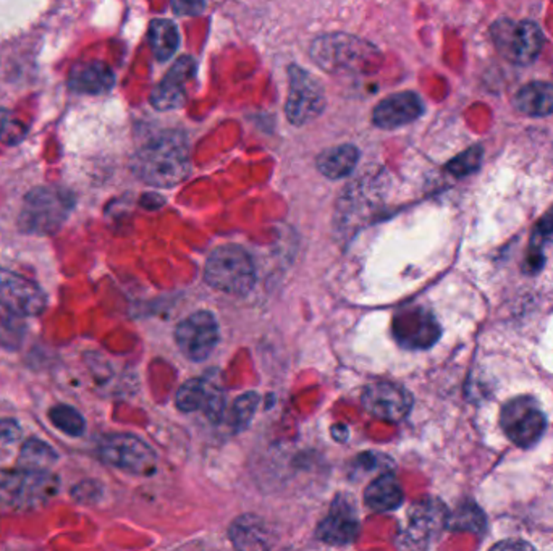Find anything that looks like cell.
<instances>
[{
	"label": "cell",
	"instance_id": "277c9868",
	"mask_svg": "<svg viewBox=\"0 0 553 551\" xmlns=\"http://www.w3.org/2000/svg\"><path fill=\"white\" fill-rule=\"evenodd\" d=\"M204 276L215 290L230 294H246L256 282L253 261L245 249L225 245L214 249L206 262Z\"/></svg>",
	"mask_w": 553,
	"mask_h": 551
},
{
	"label": "cell",
	"instance_id": "ffe728a7",
	"mask_svg": "<svg viewBox=\"0 0 553 551\" xmlns=\"http://www.w3.org/2000/svg\"><path fill=\"white\" fill-rule=\"evenodd\" d=\"M366 505L376 513H390L403 503V490L392 474L379 475L364 491Z\"/></svg>",
	"mask_w": 553,
	"mask_h": 551
},
{
	"label": "cell",
	"instance_id": "4fadbf2b",
	"mask_svg": "<svg viewBox=\"0 0 553 551\" xmlns=\"http://www.w3.org/2000/svg\"><path fill=\"white\" fill-rule=\"evenodd\" d=\"M178 346L188 360L200 362L208 360L219 340V327L211 313H196L184 319L175 332Z\"/></svg>",
	"mask_w": 553,
	"mask_h": 551
},
{
	"label": "cell",
	"instance_id": "7a4b0ae2",
	"mask_svg": "<svg viewBox=\"0 0 553 551\" xmlns=\"http://www.w3.org/2000/svg\"><path fill=\"white\" fill-rule=\"evenodd\" d=\"M309 52L321 69L333 75H372L384 63V55L374 44L346 33L314 39Z\"/></svg>",
	"mask_w": 553,
	"mask_h": 551
},
{
	"label": "cell",
	"instance_id": "5b68a950",
	"mask_svg": "<svg viewBox=\"0 0 553 551\" xmlns=\"http://www.w3.org/2000/svg\"><path fill=\"white\" fill-rule=\"evenodd\" d=\"M491 36L505 61L526 67L538 59L544 46V33L534 22L499 20L492 24Z\"/></svg>",
	"mask_w": 553,
	"mask_h": 551
},
{
	"label": "cell",
	"instance_id": "f546056e",
	"mask_svg": "<svg viewBox=\"0 0 553 551\" xmlns=\"http://www.w3.org/2000/svg\"><path fill=\"white\" fill-rule=\"evenodd\" d=\"M258 405H259V397L256 393H246L235 401L231 411V424L235 425V429H245L253 419Z\"/></svg>",
	"mask_w": 553,
	"mask_h": 551
},
{
	"label": "cell",
	"instance_id": "7402d4cb",
	"mask_svg": "<svg viewBox=\"0 0 553 551\" xmlns=\"http://www.w3.org/2000/svg\"><path fill=\"white\" fill-rule=\"evenodd\" d=\"M515 107L530 117H547L553 114V85L544 81H534L522 86L516 92Z\"/></svg>",
	"mask_w": 553,
	"mask_h": 551
},
{
	"label": "cell",
	"instance_id": "e575fe53",
	"mask_svg": "<svg viewBox=\"0 0 553 551\" xmlns=\"http://www.w3.org/2000/svg\"><path fill=\"white\" fill-rule=\"evenodd\" d=\"M141 204L146 207V209H159V207L164 204V200H162L161 196H157V194H145L143 196V200H141Z\"/></svg>",
	"mask_w": 553,
	"mask_h": 551
},
{
	"label": "cell",
	"instance_id": "484cf974",
	"mask_svg": "<svg viewBox=\"0 0 553 551\" xmlns=\"http://www.w3.org/2000/svg\"><path fill=\"white\" fill-rule=\"evenodd\" d=\"M446 528L455 532H483L485 528L484 513L474 503H464L455 513L448 514Z\"/></svg>",
	"mask_w": 553,
	"mask_h": 551
},
{
	"label": "cell",
	"instance_id": "f1b7e54d",
	"mask_svg": "<svg viewBox=\"0 0 553 551\" xmlns=\"http://www.w3.org/2000/svg\"><path fill=\"white\" fill-rule=\"evenodd\" d=\"M483 155H484L483 147L481 145H473V147L466 149L464 153H461L458 157H455L454 161L446 165V170L452 175L458 176V178L469 175V173H474L481 167Z\"/></svg>",
	"mask_w": 553,
	"mask_h": 551
},
{
	"label": "cell",
	"instance_id": "ac0fdd59",
	"mask_svg": "<svg viewBox=\"0 0 553 551\" xmlns=\"http://www.w3.org/2000/svg\"><path fill=\"white\" fill-rule=\"evenodd\" d=\"M358 532L360 522L353 506L346 500H337L329 516L321 522L315 537L323 544L348 545L356 540Z\"/></svg>",
	"mask_w": 553,
	"mask_h": 551
},
{
	"label": "cell",
	"instance_id": "7c38bea8",
	"mask_svg": "<svg viewBox=\"0 0 553 551\" xmlns=\"http://www.w3.org/2000/svg\"><path fill=\"white\" fill-rule=\"evenodd\" d=\"M393 337L408 350H427L437 343L440 325L427 309L405 307L393 319Z\"/></svg>",
	"mask_w": 553,
	"mask_h": 551
},
{
	"label": "cell",
	"instance_id": "cb8c5ba5",
	"mask_svg": "<svg viewBox=\"0 0 553 551\" xmlns=\"http://www.w3.org/2000/svg\"><path fill=\"white\" fill-rule=\"evenodd\" d=\"M149 44L157 61H170L180 46V34H178L175 23L165 18L151 22Z\"/></svg>",
	"mask_w": 553,
	"mask_h": 551
},
{
	"label": "cell",
	"instance_id": "d6986e66",
	"mask_svg": "<svg viewBox=\"0 0 553 551\" xmlns=\"http://www.w3.org/2000/svg\"><path fill=\"white\" fill-rule=\"evenodd\" d=\"M114 85L116 75L104 61H81L70 70L69 88L78 94H104Z\"/></svg>",
	"mask_w": 553,
	"mask_h": 551
},
{
	"label": "cell",
	"instance_id": "44dd1931",
	"mask_svg": "<svg viewBox=\"0 0 553 551\" xmlns=\"http://www.w3.org/2000/svg\"><path fill=\"white\" fill-rule=\"evenodd\" d=\"M230 538L239 550H264L270 546V534L266 524L256 516H241L230 528Z\"/></svg>",
	"mask_w": 553,
	"mask_h": 551
},
{
	"label": "cell",
	"instance_id": "8fae6325",
	"mask_svg": "<svg viewBox=\"0 0 553 551\" xmlns=\"http://www.w3.org/2000/svg\"><path fill=\"white\" fill-rule=\"evenodd\" d=\"M448 513L438 500H424L411 508L401 540L408 548H424L437 540L446 528Z\"/></svg>",
	"mask_w": 553,
	"mask_h": 551
},
{
	"label": "cell",
	"instance_id": "6da1fadb",
	"mask_svg": "<svg viewBox=\"0 0 553 551\" xmlns=\"http://www.w3.org/2000/svg\"><path fill=\"white\" fill-rule=\"evenodd\" d=\"M131 169L141 182L155 188L177 186L192 172L186 139L180 133H164L135 154Z\"/></svg>",
	"mask_w": 553,
	"mask_h": 551
},
{
	"label": "cell",
	"instance_id": "4316f807",
	"mask_svg": "<svg viewBox=\"0 0 553 551\" xmlns=\"http://www.w3.org/2000/svg\"><path fill=\"white\" fill-rule=\"evenodd\" d=\"M49 419L57 429L69 436H81L86 432L83 414L70 405H57L49 411Z\"/></svg>",
	"mask_w": 553,
	"mask_h": 551
},
{
	"label": "cell",
	"instance_id": "d6a6232c",
	"mask_svg": "<svg viewBox=\"0 0 553 551\" xmlns=\"http://www.w3.org/2000/svg\"><path fill=\"white\" fill-rule=\"evenodd\" d=\"M172 10L180 16H198L206 10V0H170Z\"/></svg>",
	"mask_w": 553,
	"mask_h": 551
},
{
	"label": "cell",
	"instance_id": "9a60e30c",
	"mask_svg": "<svg viewBox=\"0 0 553 551\" xmlns=\"http://www.w3.org/2000/svg\"><path fill=\"white\" fill-rule=\"evenodd\" d=\"M196 77V61L192 57H180L161 83L151 92V104L154 108L167 112L183 107L186 102L184 83Z\"/></svg>",
	"mask_w": 553,
	"mask_h": 551
},
{
	"label": "cell",
	"instance_id": "ba28073f",
	"mask_svg": "<svg viewBox=\"0 0 553 551\" xmlns=\"http://www.w3.org/2000/svg\"><path fill=\"white\" fill-rule=\"evenodd\" d=\"M325 92L317 78L298 65L288 67V99L285 114L288 122L301 126L313 122L325 108Z\"/></svg>",
	"mask_w": 553,
	"mask_h": 551
},
{
	"label": "cell",
	"instance_id": "836d02e7",
	"mask_svg": "<svg viewBox=\"0 0 553 551\" xmlns=\"http://www.w3.org/2000/svg\"><path fill=\"white\" fill-rule=\"evenodd\" d=\"M22 438V427L15 419H0V442L15 444Z\"/></svg>",
	"mask_w": 553,
	"mask_h": 551
},
{
	"label": "cell",
	"instance_id": "d4e9b609",
	"mask_svg": "<svg viewBox=\"0 0 553 551\" xmlns=\"http://www.w3.org/2000/svg\"><path fill=\"white\" fill-rule=\"evenodd\" d=\"M59 461V453L55 452L51 444L39 440L30 438L24 442L20 454H18V467L24 471H51Z\"/></svg>",
	"mask_w": 553,
	"mask_h": 551
},
{
	"label": "cell",
	"instance_id": "4dcf8cb0",
	"mask_svg": "<svg viewBox=\"0 0 553 551\" xmlns=\"http://www.w3.org/2000/svg\"><path fill=\"white\" fill-rule=\"evenodd\" d=\"M100 497H102V485L96 481H85V482L78 483L77 487L71 490V498L81 505L96 503Z\"/></svg>",
	"mask_w": 553,
	"mask_h": 551
},
{
	"label": "cell",
	"instance_id": "e0dca14e",
	"mask_svg": "<svg viewBox=\"0 0 553 551\" xmlns=\"http://www.w3.org/2000/svg\"><path fill=\"white\" fill-rule=\"evenodd\" d=\"M177 406L186 413L202 411L212 422L220 421L223 414V393L212 383L192 378L178 390Z\"/></svg>",
	"mask_w": 553,
	"mask_h": 551
},
{
	"label": "cell",
	"instance_id": "83f0119b",
	"mask_svg": "<svg viewBox=\"0 0 553 551\" xmlns=\"http://www.w3.org/2000/svg\"><path fill=\"white\" fill-rule=\"evenodd\" d=\"M22 315L10 311H0V346L7 350H18L24 338V323Z\"/></svg>",
	"mask_w": 553,
	"mask_h": 551
},
{
	"label": "cell",
	"instance_id": "5bb4252c",
	"mask_svg": "<svg viewBox=\"0 0 553 551\" xmlns=\"http://www.w3.org/2000/svg\"><path fill=\"white\" fill-rule=\"evenodd\" d=\"M362 406L377 419L399 422L407 417L413 398L407 388L397 383L380 382L369 385L362 393Z\"/></svg>",
	"mask_w": 553,
	"mask_h": 551
},
{
	"label": "cell",
	"instance_id": "52a82bcc",
	"mask_svg": "<svg viewBox=\"0 0 553 551\" xmlns=\"http://www.w3.org/2000/svg\"><path fill=\"white\" fill-rule=\"evenodd\" d=\"M100 460L133 475H153L157 469V456L153 448L130 434L106 435L98 446Z\"/></svg>",
	"mask_w": 553,
	"mask_h": 551
},
{
	"label": "cell",
	"instance_id": "d590c367",
	"mask_svg": "<svg viewBox=\"0 0 553 551\" xmlns=\"http://www.w3.org/2000/svg\"><path fill=\"white\" fill-rule=\"evenodd\" d=\"M8 125H10V114H8L7 110L0 108V136L5 133Z\"/></svg>",
	"mask_w": 553,
	"mask_h": 551
},
{
	"label": "cell",
	"instance_id": "30bf717a",
	"mask_svg": "<svg viewBox=\"0 0 553 551\" xmlns=\"http://www.w3.org/2000/svg\"><path fill=\"white\" fill-rule=\"evenodd\" d=\"M47 294L38 284L20 274L0 267V307L22 317L46 311Z\"/></svg>",
	"mask_w": 553,
	"mask_h": 551
},
{
	"label": "cell",
	"instance_id": "9c48e42d",
	"mask_svg": "<svg viewBox=\"0 0 553 551\" xmlns=\"http://www.w3.org/2000/svg\"><path fill=\"white\" fill-rule=\"evenodd\" d=\"M500 424L513 444L530 448L546 434L547 417L536 399L518 397L503 406Z\"/></svg>",
	"mask_w": 553,
	"mask_h": 551
},
{
	"label": "cell",
	"instance_id": "8992f818",
	"mask_svg": "<svg viewBox=\"0 0 553 551\" xmlns=\"http://www.w3.org/2000/svg\"><path fill=\"white\" fill-rule=\"evenodd\" d=\"M59 491V479L51 471H24L0 475V500L18 509H36Z\"/></svg>",
	"mask_w": 553,
	"mask_h": 551
},
{
	"label": "cell",
	"instance_id": "3957f363",
	"mask_svg": "<svg viewBox=\"0 0 553 551\" xmlns=\"http://www.w3.org/2000/svg\"><path fill=\"white\" fill-rule=\"evenodd\" d=\"M75 207L71 192L61 188H36L24 198L20 212V230L30 235H54L67 222Z\"/></svg>",
	"mask_w": 553,
	"mask_h": 551
},
{
	"label": "cell",
	"instance_id": "2e32d148",
	"mask_svg": "<svg viewBox=\"0 0 553 551\" xmlns=\"http://www.w3.org/2000/svg\"><path fill=\"white\" fill-rule=\"evenodd\" d=\"M424 104L416 92H398L385 98L372 112V122L382 130H395L423 116Z\"/></svg>",
	"mask_w": 553,
	"mask_h": 551
},
{
	"label": "cell",
	"instance_id": "603a6c76",
	"mask_svg": "<svg viewBox=\"0 0 553 551\" xmlns=\"http://www.w3.org/2000/svg\"><path fill=\"white\" fill-rule=\"evenodd\" d=\"M358 161H360V151L356 145H337L323 151L317 157V169L331 180H340L353 172Z\"/></svg>",
	"mask_w": 553,
	"mask_h": 551
},
{
	"label": "cell",
	"instance_id": "1f68e13d",
	"mask_svg": "<svg viewBox=\"0 0 553 551\" xmlns=\"http://www.w3.org/2000/svg\"><path fill=\"white\" fill-rule=\"evenodd\" d=\"M553 238V206L547 210L546 215L539 220L532 237V245L540 246Z\"/></svg>",
	"mask_w": 553,
	"mask_h": 551
}]
</instances>
